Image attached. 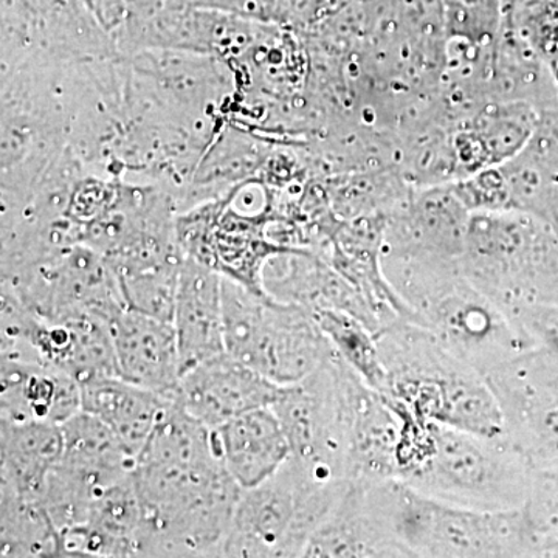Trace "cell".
Masks as SVG:
<instances>
[{"label":"cell","instance_id":"26","mask_svg":"<svg viewBox=\"0 0 558 558\" xmlns=\"http://www.w3.org/2000/svg\"><path fill=\"white\" fill-rule=\"evenodd\" d=\"M315 322L330 341L337 354L362 377L371 388L385 395L387 391V371L381 362L379 341L359 318L347 312L315 311Z\"/></svg>","mask_w":558,"mask_h":558},{"label":"cell","instance_id":"14","mask_svg":"<svg viewBox=\"0 0 558 558\" xmlns=\"http://www.w3.org/2000/svg\"><path fill=\"white\" fill-rule=\"evenodd\" d=\"M472 213L453 190L422 191L388 216L384 255L459 260Z\"/></svg>","mask_w":558,"mask_h":558},{"label":"cell","instance_id":"27","mask_svg":"<svg viewBox=\"0 0 558 558\" xmlns=\"http://www.w3.org/2000/svg\"><path fill=\"white\" fill-rule=\"evenodd\" d=\"M524 512L537 534L558 527V461L534 468Z\"/></svg>","mask_w":558,"mask_h":558},{"label":"cell","instance_id":"19","mask_svg":"<svg viewBox=\"0 0 558 558\" xmlns=\"http://www.w3.org/2000/svg\"><path fill=\"white\" fill-rule=\"evenodd\" d=\"M303 557H403L374 505L368 484L351 483L312 535Z\"/></svg>","mask_w":558,"mask_h":558},{"label":"cell","instance_id":"3","mask_svg":"<svg viewBox=\"0 0 558 558\" xmlns=\"http://www.w3.org/2000/svg\"><path fill=\"white\" fill-rule=\"evenodd\" d=\"M387 371L385 396L411 413L484 436H505V417L481 371L424 326L399 319L377 333Z\"/></svg>","mask_w":558,"mask_h":558},{"label":"cell","instance_id":"18","mask_svg":"<svg viewBox=\"0 0 558 558\" xmlns=\"http://www.w3.org/2000/svg\"><path fill=\"white\" fill-rule=\"evenodd\" d=\"M172 326L183 374L226 352L222 277L196 260L183 258Z\"/></svg>","mask_w":558,"mask_h":558},{"label":"cell","instance_id":"17","mask_svg":"<svg viewBox=\"0 0 558 558\" xmlns=\"http://www.w3.org/2000/svg\"><path fill=\"white\" fill-rule=\"evenodd\" d=\"M81 411V385L39 360L0 352V418L62 425Z\"/></svg>","mask_w":558,"mask_h":558},{"label":"cell","instance_id":"6","mask_svg":"<svg viewBox=\"0 0 558 558\" xmlns=\"http://www.w3.org/2000/svg\"><path fill=\"white\" fill-rule=\"evenodd\" d=\"M348 484L290 457L269 480L242 492L222 557H303Z\"/></svg>","mask_w":558,"mask_h":558},{"label":"cell","instance_id":"10","mask_svg":"<svg viewBox=\"0 0 558 558\" xmlns=\"http://www.w3.org/2000/svg\"><path fill=\"white\" fill-rule=\"evenodd\" d=\"M270 211L245 216L233 211L229 202L191 209L175 219V236L183 258H190L256 293L264 289V269L275 256L300 252L269 236Z\"/></svg>","mask_w":558,"mask_h":558},{"label":"cell","instance_id":"4","mask_svg":"<svg viewBox=\"0 0 558 558\" xmlns=\"http://www.w3.org/2000/svg\"><path fill=\"white\" fill-rule=\"evenodd\" d=\"M368 487L403 557H534L537 532L524 509L486 512L461 508L399 480Z\"/></svg>","mask_w":558,"mask_h":558},{"label":"cell","instance_id":"8","mask_svg":"<svg viewBox=\"0 0 558 558\" xmlns=\"http://www.w3.org/2000/svg\"><path fill=\"white\" fill-rule=\"evenodd\" d=\"M222 306L227 354L281 387L306 379L337 354L314 314L299 304L222 278Z\"/></svg>","mask_w":558,"mask_h":558},{"label":"cell","instance_id":"24","mask_svg":"<svg viewBox=\"0 0 558 558\" xmlns=\"http://www.w3.org/2000/svg\"><path fill=\"white\" fill-rule=\"evenodd\" d=\"M171 400L119 376L81 385V410L112 429L132 457H137Z\"/></svg>","mask_w":558,"mask_h":558},{"label":"cell","instance_id":"5","mask_svg":"<svg viewBox=\"0 0 558 558\" xmlns=\"http://www.w3.org/2000/svg\"><path fill=\"white\" fill-rule=\"evenodd\" d=\"M461 269L506 314L558 304V233L526 213L470 215Z\"/></svg>","mask_w":558,"mask_h":558},{"label":"cell","instance_id":"29","mask_svg":"<svg viewBox=\"0 0 558 558\" xmlns=\"http://www.w3.org/2000/svg\"><path fill=\"white\" fill-rule=\"evenodd\" d=\"M83 3L95 20L108 28L116 27L126 17L124 0H83Z\"/></svg>","mask_w":558,"mask_h":558},{"label":"cell","instance_id":"25","mask_svg":"<svg viewBox=\"0 0 558 558\" xmlns=\"http://www.w3.org/2000/svg\"><path fill=\"white\" fill-rule=\"evenodd\" d=\"M0 557H62L60 531L38 499L0 494Z\"/></svg>","mask_w":558,"mask_h":558},{"label":"cell","instance_id":"9","mask_svg":"<svg viewBox=\"0 0 558 558\" xmlns=\"http://www.w3.org/2000/svg\"><path fill=\"white\" fill-rule=\"evenodd\" d=\"M366 381L333 355L299 384L282 388L271 405L292 454L336 478H343L349 432Z\"/></svg>","mask_w":558,"mask_h":558},{"label":"cell","instance_id":"20","mask_svg":"<svg viewBox=\"0 0 558 558\" xmlns=\"http://www.w3.org/2000/svg\"><path fill=\"white\" fill-rule=\"evenodd\" d=\"M227 472L242 490L269 480L292 454L284 428L271 407L250 411L213 429Z\"/></svg>","mask_w":558,"mask_h":558},{"label":"cell","instance_id":"15","mask_svg":"<svg viewBox=\"0 0 558 558\" xmlns=\"http://www.w3.org/2000/svg\"><path fill=\"white\" fill-rule=\"evenodd\" d=\"M277 259L282 269L274 259L264 269V289L270 296L284 303L299 304L311 312H347L365 323L377 336L379 322L369 304L328 260L312 250L282 253Z\"/></svg>","mask_w":558,"mask_h":558},{"label":"cell","instance_id":"21","mask_svg":"<svg viewBox=\"0 0 558 558\" xmlns=\"http://www.w3.org/2000/svg\"><path fill=\"white\" fill-rule=\"evenodd\" d=\"M499 170L510 209L548 223L558 233V112L543 113L526 148Z\"/></svg>","mask_w":558,"mask_h":558},{"label":"cell","instance_id":"12","mask_svg":"<svg viewBox=\"0 0 558 558\" xmlns=\"http://www.w3.org/2000/svg\"><path fill=\"white\" fill-rule=\"evenodd\" d=\"M505 417V436L532 468L558 461V360L529 349L487 377Z\"/></svg>","mask_w":558,"mask_h":558},{"label":"cell","instance_id":"1","mask_svg":"<svg viewBox=\"0 0 558 558\" xmlns=\"http://www.w3.org/2000/svg\"><path fill=\"white\" fill-rule=\"evenodd\" d=\"M131 476L145 521L143 557H222L244 490L227 472L213 429L168 403Z\"/></svg>","mask_w":558,"mask_h":558},{"label":"cell","instance_id":"23","mask_svg":"<svg viewBox=\"0 0 558 558\" xmlns=\"http://www.w3.org/2000/svg\"><path fill=\"white\" fill-rule=\"evenodd\" d=\"M62 451L61 425L0 418V494L38 499Z\"/></svg>","mask_w":558,"mask_h":558},{"label":"cell","instance_id":"22","mask_svg":"<svg viewBox=\"0 0 558 558\" xmlns=\"http://www.w3.org/2000/svg\"><path fill=\"white\" fill-rule=\"evenodd\" d=\"M539 117L531 102L513 101L488 109L454 137V161L464 174L501 167L526 148Z\"/></svg>","mask_w":558,"mask_h":558},{"label":"cell","instance_id":"16","mask_svg":"<svg viewBox=\"0 0 558 558\" xmlns=\"http://www.w3.org/2000/svg\"><path fill=\"white\" fill-rule=\"evenodd\" d=\"M112 340L117 376L171 400L183 376L172 323L124 310L113 319Z\"/></svg>","mask_w":558,"mask_h":558},{"label":"cell","instance_id":"2","mask_svg":"<svg viewBox=\"0 0 558 558\" xmlns=\"http://www.w3.org/2000/svg\"><path fill=\"white\" fill-rule=\"evenodd\" d=\"M381 266L414 323L486 379L532 349L515 319L465 277L459 260L381 255Z\"/></svg>","mask_w":558,"mask_h":558},{"label":"cell","instance_id":"30","mask_svg":"<svg viewBox=\"0 0 558 558\" xmlns=\"http://www.w3.org/2000/svg\"><path fill=\"white\" fill-rule=\"evenodd\" d=\"M534 557L558 558V527L537 534Z\"/></svg>","mask_w":558,"mask_h":558},{"label":"cell","instance_id":"13","mask_svg":"<svg viewBox=\"0 0 558 558\" xmlns=\"http://www.w3.org/2000/svg\"><path fill=\"white\" fill-rule=\"evenodd\" d=\"M282 388L223 352L186 371L171 402L216 429L250 411L274 405Z\"/></svg>","mask_w":558,"mask_h":558},{"label":"cell","instance_id":"11","mask_svg":"<svg viewBox=\"0 0 558 558\" xmlns=\"http://www.w3.org/2000/svg\"><path fill=\"white\" fill-rule=\"evenodd\" d=\"M0 352L57 366L80 385L117 376L112 325L98 318L51 322L2 293Z\"/></svg>","mask_w":558,"mask_h":558},{"label":"cell","instance_id":"28","mask_svg":"<svg viewBox=\"0 0 558 558\" xmlns=\"http://www.w3.org/2000/svg\"><path fill=\"white\" fill-rule=\"evenodd\" d=\"M532 349L558 360V304L524 306L512 315Z\"/></svg>","mask_w":558,"mask_h":558},{"label":"cell","instance_id":"7","mask_svg":"<svg viewBox=\"0 0 558 558\" xmlns=\"http://www.w3.org/2000/svg\"><path fill=\"white\" fill-rule=\"evenodd\" d=\"M532 472L531 461L506 436L436 424L427 458L405 483L449 505L506 512L526 506Z\"/></svg>","mask_w":558,"mask_h":558}]
</instances>
